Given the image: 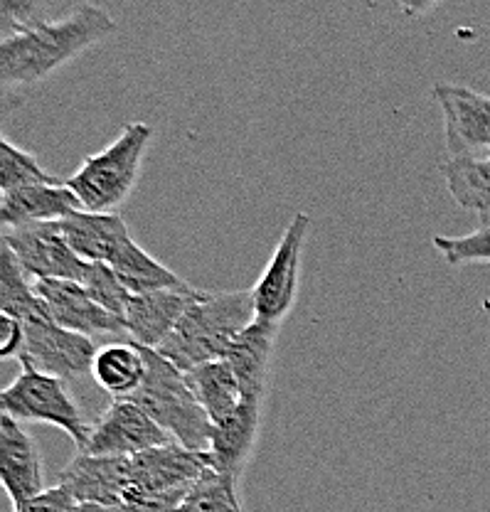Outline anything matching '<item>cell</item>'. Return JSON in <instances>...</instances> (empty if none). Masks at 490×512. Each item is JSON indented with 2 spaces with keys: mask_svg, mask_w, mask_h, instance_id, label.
Instances as JSON below:
<instances>
[{
  "mask_svg": "<svg viewBox=\"0 0 490 512\" xmlns=\"http://www.w3.org/2000/svg\"><path fill=\"white\" fill-rule=\"evenodd\" d=\"M52 0H0V20H3V37L15 35L45 23L42 15L50 8Z\"/></svg>",
  "mask_w": 490,
  "mask_h": 512,
  "instance_id": "f1b7e54d",
  "label": "cell"
},
{
  "mask_svg": "<svg viewBox=\"0 0 490 512\" xmlns=\"http://www.w3.org/2000/svg\"><path fill=\"white\" fill-rule=\"evenodd\" d=\"M37 296L50 311V318L55 320L60 328L72 330V333H82L87 338L99 333L109 335H126L124 320L114 313L99 306L89 291L77 281H62V279H37L33 281Z\"/></svg>",
  "mask_w": 490,
  "mask_h": 512,
  "instance_id": "7c38bea8",
  "label": "cell"
},
{
  "mask_svg": "<svg viewBox=\"0 0 490 512\" xmlns=\"http://www.w3.org/2000/svg\"><path fill=\"white\" fill-rule=\"evenodd\" d=\"M185 380L193 389L197 402L212 419V424L225 421L242 404V387H239L237 375L227 360L205 362V365L185 372Z\"/></svg>",
  "mask_w": 490,
  "mask_h": 512,
  "instance_id": "ffe728a7",
  "label": "cell"
},
{
  "mask_svg": "<svg viewBox=\"0 0 490 512\" xmlns=\"http://www.w3.org/2000/svg\"><path fill=\"white\" fill-rule=\"evenodd\" d=\"M119 30L116 20L94 3H82L57 20L3 37L0 42V79L3 87H30L77 60Z\"/></svg>",
  "mask_w": 490,
  "mask_h": 512,
  "instance_id": "6da1fadb",
  "label": "cell"
},
{
  "mask_svg": "<svg viewBox=\"0 0 490 512\" xmlns=\"http://www.w3.org/2000/svg\"><path fill=\"white\" fill-rule=\"evenodd\" d=\"M30 185H60V178L47 173L35 156L0 138V190H20Z\"/></svg>",
  "mask_w": 490,
  "mask_h": 512,
  "instance_id": "484cf974",
  "label": "cell"
},
{
  "mask_svg": "<svg viewBox=\"0 0 490 512\" xmlns=\"http://www.w3.org/2000/svg\"><path fill=\"white\" fill-rule=\"evenodd\" d=\"M79 512H131L126 505H101V503H79Z\"/></svg>",
  "mask_w": 490,
  "mask_h": 512,
  "instance_id": "1f68e13d",
  "label": "cell"
},
{
  "mask_svg": "<svg viewBox=\"0 0 490 512\" xmlns=\"http://www.w3.org/2000/svg\"><path fill=\"white\" fill-rule=\"evenodd\" d=\"M276 338H279V323L257 318L249 328L237 335L229 348L225 360L232 365L242 387V399L262 402L266 397V380H269V362L274 355Z\"/></svg>",
  "mask_w": 490,
  "mask_h": 512,
  "instance_id": "e0dca14e",
  "label": "cell"
},
{
  "mask_svg": "<svg viewBox=\"0 0 490 512\" xmlns=\"http://www.w3.org/2000/svg\"><path fill=\"white\" fill-rule=\"evenodd\" d=\"M3 414L13 416L15 421H42L62 429L77 446V453L84 451L92 439V426L84 419L82 409L77 407L69 394L65 380L42 375V372L23 367L18 377L0 394Z\"/></svg>",
  "mask_w": 490,
  "mask_h": 512,
  "instance_id": "8992f818",
  "label": "cell"
},
{
  "mask_svg": "<svg viewBox=\"0 0 490 512\" xmlns=\"http://www.w3.org/2000/svg\"><path fill=\"white\" fill-rule=\"evenodd\" d=\"M446 188L463 210L486 217L490 212V156L451 158L444 168Z\"/></svg>",
  "mask_w": 490,
  "mask_h": 512,
  "instance_id": "cb8c5ba5",
  "label": "cell"
},
{
  "mask_svg": "<svg viewBox=\"0 0 490 512\" xmlns=\"http://www.w3.org/2000/svg\"><path fill=\"white\" fill-rule=\"evenodd\" d=\"M3 242L18 259L20 269L30 279H62L82 284L89 274V264L69 247L62 234L60 222L28 224V227H13L3 232Z\"/></svg>",
  "mask_w": 490,
  "mask_h": 512,
  "instance_id": "ba28073f",
  "label": "cell"
},
{
  "mask_svg": "<svg viewBox=\"0 0 490 512\" xmlns=\"http://www.w3.org/2000/svg\"><path fill=\"white\" fill-rule=\"evenodd\" d=\"M5 338L0 345L3 360H18L20 367L57 377V380L79 382L92 375L97 345L82 333L60 328L55 320H18L3 318Z\"/></svg>",
  "mask_w": 490,
  "mask_h": 512,
  "instance_id": "277c9868",
  "label": "cell"
},
{
  "mask_svg": "<svg viewBox=\"0 0 490 512\" xmlns=\"http://www.w3.org/2000/svg\"><path fill=\"white\" fill-rule=\"evenodd\" d=\"M0 480L15 508L45 493L40 453L23 424L8 414L0 416Z\"/></svg>",
  "mask_w": 490,
  "mask_h": 512,
  "instance_id": "9a60e30c",
  "label": "cell"
},
{
  "mask_svg": "<svg viewBox=\"0 0 490 512\" xmlns=\"http://www.w3.org/2000/svg\"><path fill=\"white\" fill-rule=\"evenodd\" d=\"M82 286L87 288L89 296H92L99 306H104L106 311L124 320L131 293L126 291V286L121 284L119 276H116V271L111 269L109 264L92 261V264H89V274L87 279L82 281Z\"/></svg>",
  "mask_w": 490,
  "mask_h": 512,
  "instance_id": "4316f807",
  "label": "cell"
},
{
  "mask_svg": "<svg viewBox=\"0 0 490 512\" xmlns=\"http://www.w3.org/2000/svg\"><path fill=\"white\" fill-rule=\"evenodd\" d=\"M178 512H244L239 505L237 480L207 468L185 495Z\"/></svg>",
  "mask_w": 490,
  "mask_h": 512,
  "instance_id": "d4e9b609",
  "label": "cell"
},
{
  "mask_svg": "<svg viewBox=\"0 0 490 512\" xmlns=\"http://www.w3.org/2000/svg\"><path fill=\"white\" fill-rule=\"evenodd\" d=\"M79 210H84L82 202L67 188V183L30 185V188L3 192L0 222L5 229L28 227V224L60 222Z\"/></svg>",
  "mask_w": 490,
  "mask_h": 512,
  "instance_id": "ac0fdd59",
  "label": "cell"
},
{
  "mask_svg": "<svg viewBox=\"0 0 490 512\" xmlns=\"http://www.w3.org/2000/svg\"><path fill=\"white\" fill-rule=\"evenodd\" d=\"M434 247L439 249L449 264H490V227L476 229L463 237H446V234H436Z\"/></svg>",
  "mask_w": 490,
  "mask_h": 512,
  "instance_id": "83f0119b",
  "label": "cell"
},
{
  "mask_svg": "<svg viewBox=\"0 0 490 512\" xmlns=\"http://www.w3.org/2000/svg\"><path fill=\"white\" fill-rule=\"evenodd\" d=\"M259 424H262V402L242 399L237 412L227 416L220 424H215V429H212L210 451L205 453L210 468L239 483L254 453Z\"/></svg>",
  "mask_w": 490,
  "mask_h": 512,
  "instance_id": "2e32d148",
  "label": "cell"
},
{
  "mask_svg": "<svg viewBox=\"0 0 490 512\" xmlns=\"http://www.w3.org/2000/svg\"><path fill=\"white\" fill-rule=\"evenodd\" d=\"M0 311H3V318L18 320V323L52 320L47 306L37 296L33 279L20 269L18 259L5 242L0 249Z\"/></svg>",
  "mask_w": 490,
  "mask_h": 512,
  "instance_id": "7402d4cb",
  "label": "cell"
},
{
  "mask_svg": "<svg viewBox=\"0 0 490 512\" xmlns=\"http://www.w3.org/2000/svg\"><path fill=\"white\" fill-rule=\"evenodd\" d=\"M434 99L444 114L446 148L451 158H483L490 153V96L458 84H434Z\"/></svg>",
  "mask_w": 490,
  "mask_h": 512,
  "instance_id": "8fae6325",
  "label": "cell"
},
{
  "mask_svg": "<svg viewBox=\"0 0 490 512\" xmlns=\"http://www.w3.org/2000/svg\"><path fill=\"white\" fill-rule=\"evenodd\" d=\"M313 220L308 212H298L291 217L289 227L281 234L276 244L274 256L264 269L262 279L252 288L254 306H257V318L281 323L289 311L294 308L298 291V274H301L303 247L311 234Z\"/></svg>",
  "mask_w": 490,
  "mask_h": 512,
  "instance_id": "52a82bcc",
  "label": "cell"
},
{
  "mask_svg": "<svg viewBox=\"0 0 490 512\" xmlns=\"http://www.w3.org/2000/svg\"><path fill=\"white\" fill-rule=\"evenodd\" d=\"M60 229L69 247L84 261H101V264H109L131 239L126 222L114 212H72L60 220Z\"/></svg>",
  "mask_w": 490,
  "mask_h": 512,
  "instance_id": "d6986e66",
  "label": "cell"
},
{
  "mask_svg": "<svg viewBox=\"0 0 490 512\" xmlns=\"http://www.w3.org/2000/svg\"><path fill=\"white\" fill-rule=\"evenodd\" d=\"M210 468L205 453H195L178 441L131 456V483L124 505L148 495L188 493L195 480Z\"/></svg>",
  "mask_w": 490,
  "mask_h": 512,
  "instance_id": "9c48e42d",
  "label": "cell"
},
{
  "mask_svg": "<svg viewBox=\"0 0 490 512\" xmlns=\"http://www.w3.org/2000/svg\"><path fill=\"white\" fill-rule=\"evenodd\" d=\"M173 436L158 426L136 402L114 399L97 424L92 426V439L84 451L92 456H138L151 448L173 444Z\"/></svg>",
  "mask_w": 490,
  "mask_h": 512,
  "instance_id": "30bf717a",
  "label": "cell"
},
{
  "mask_svg": "<svg viewBox=\"0 0 490 512\" xmlns=\"http://www.w3.org/2000/svg\"><path fill=\"white\" fill-rule=\"evenodd\" d=\"M15 512H79V503L62 485H57V488H50L42 495H37L35 500L18 505Z\"/></svg>",
  "mask_w": 490,
  "mask_h": 512,
  "instance_id": "f546056e",
  "label": "cell"
},
{
  "mask_svg": "<svg viewBox=\"0 0 490 512\" xmlns=\"http://www.w3.org/2000/svg\"><path fill=\"white\" fill-rule=\"evenodd\" d=\"M254 320L257 306L252 291H202L158 352L175 367L190 372L205 362L225 360L237 335Z\"/></svg>",
  "mask_w": 490,
  "mask_h": 512,
  "instance_id": "7a4b0ae2",
  "label": "cell"
},
{
  "mask_svg": "<svg viewBox=\"0 0 490 512\" xmlns=\"http://www.w3.org/2000/svg\"><path fill=\"white\" fill-rule=\"evenodd\" d=\"M200 293L188 284L183 288H163V291L131 296L124 313L126 338L138 348L158 350L185 311L200 298Z\"/></svg>",
  "mask_w": 490,
  "mask_h": 512,
  "instance_id": "4fadbf2b",
  "label": "cell"
},
{
  "mask_svg": "<svg viewBox=\"0 0 490 512\" xmlns=\"http://www.w3.org/2000/svg\"><path fill=\"white\" fill-rule=\"evenodd\" d=\"M143 357H146V377L129 397L131 402H136L158 426H163L178 444L195 453L210 451L215 424L195 399L185 372L165 360L158 350L143 348Z\"/></svg>",
  "mask_w": 490,
  "mask_h": 512,
  "instance_id": "3957f363",
  "label": "cell"
},
{
  "mask_svg": "<svg viewBox=\"0 0 490 512\" xmlns=\"http://www.w3.org/2000/svg\"><path fill=\"white\" fill-rule=\"evenodd\" d=\"M92 377L114 399H129L146 377L143 348L133 343L106 345L94 357Z\"/></svg>",
  "mask_w": 490,
  "mask_h": 512,
  "instance_id": "44dd1931",
  "label": "cell"
},
{
  "mask_svg": "<svg viewBox=\"0 0 490 512\" xmlns=\"http://www.w3.org/2000/svg\"><path fill=\"white\" fill-rule=\"evenodd\" d=\"M399 10H402L407 18H422V15L429 13L431 8L441 3V0H397Z\"/></svg>",
  "mask_w": 490,
  "mask_h": 512,
  "instance_id": "4dcf8cb0",
  "label": "cell"
},
{
  "mask_svg": "<svg viewBox=\"0 0 490 512\" xmlns=\"http://www.w3.org/2000/svg\"><path fill=\"white\" fill-rule=\"evenodd\" d=\"M109 266L116 271V276H119V281L126 286V291H129L131 296L163 291V288L188 286L175 271H170L168 266L161 264L158 259H153V256L143 247H138L133 239H129V242L119 249V254L109 261Z\"/></svg>",
  "mask_w": 490,
  "mask_h": 512,
  "instance_id": "603a6c76",
  "label": "cell"
},
{
  "mask_svg": "<svg viewBox=\"0 0 490 512\" xmlns=\"http://www.w3.org/2000/svg\"><path fill=\"white\" fill-rule=\"evenodd\" d=\"M131 483V458L77 453L60 473V485L77 503L124 505Z\"/></svg>",
  "mask_w": 490,
  "mask_h": 512,
  "instance_id": "5bb4252c",
  "label": "cell"
},
{
  "mask_svg": "<svg viewBox=\"0 0 490 512\" xmlns=\"http://www.w3.org/2000/svg\"><path fill=\"white\" fill-rule=\"evenodd\" d=\"M151 138L153 128L136 121L126 126L111 146L84 160L82 168L67 180V188L79 197L84 210L114 212L124 205L136 188Z\"/></svg>",
  "mask_w": 490,
  "mask_h": 512,
  "instance_id": "5b68a950",
  "label": "cell"
}]
</instances>
